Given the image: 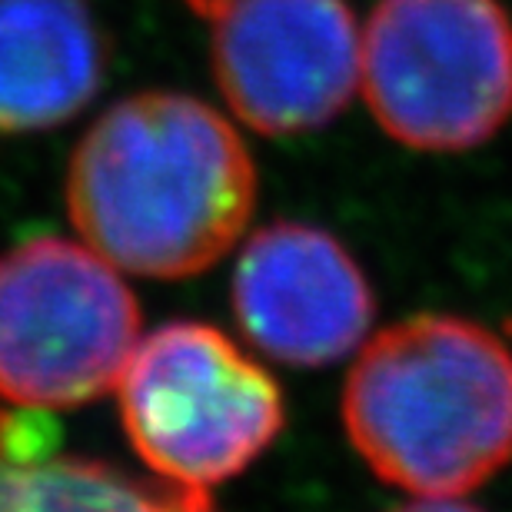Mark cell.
I'll use <instances>...</instances> for the list:
<instances>
[{
  "label": "cell",
  "mask_w": 512,
  "mask_h": 512,
  "mask_svg": "<svg viewBox=\"0 0 512 512\" xmlns=\"http://www.w3.org/2000/svg\"><path fill=\"white\" fill-rule=\"evenodd\" d=\"M256 207V167L220 110L177 90L117 100L80 137L67 213L120 273L183 280L220 263Z\"/></svg>",
  "instance_id": "6da1fadb"
},
{
  "label": "cell",
  "mask_w": 512,
  "mask_h": 512,
  "mask_svg": "<svg viewBox=\"0 0 512 512\" xmlns=\"http://www.w3.org/2000/svg\"><path fill=\"white\" fill-rule=\"evenodd\" d=\"M343 426L383 483L466 496L512 459V350L463 316H413L363 340Z\"/></svg>",
  "instance_id": "7a4b0ae2"
},
{
  "label": "cell",
  "mask_w": 512,
  "mask_h": 512,
  "mask_svg": "<svg viewBox=\"0 0 512 512\" xmlns=\"http://www.w3.org/2000/svg\"><path fill=\"white\" fill-rule=\"evenodd\" d=\"M360 94L423 153L483 147L512 120V17L499 0H380L360 27Z\"/></svg>",
  "instance_id": "3957f363"
},
{
  "label": "cell",
  "mask_w": 512,
  "mask_h": 512,
  "mask_svg": "<svg viewBox=\"0 0 512 512\" xmlns=\"http://www.w3.org/2000/svg\"><path fill=\"white\" fill-rule=\"evenodd\" d=\"M114 389L143 466L180 486L230 483L283 429L276 380L207 323L180 320L140 336Z\"/></svg>",
  "instance_id": "277c9868"
},
{
  "label": "cell",
  "mask_w": 512,
  "mask_h": 512,
  "mask_svg": "<svg viewBox=\"0 0 512 512\" xmlns=\"http://www.w3.org/2000/svg\"><path fill=\"white\" fill-rule=\"evenodd\" d=\"M140 340V303L87 243L34 237L0 256V399L74 409L114 389Z\"/></svg>",
  "instance_id": "5b68a950"
},
{
  "label": "cell",
  "mask_w": 512,
  "mask_h": 512,
  "mask_svg": "<svg viewBox=\"0 0 512 512\" xmlns=\"http://www.w3.org/2000/svg\"><path fill=\"white\" fill-rule=\"evenodd\" d=\"M207 20L220 94L263 137L333 124L360 90V20L346 0H223Z\"/></svg>",
  "instance_id": "8992f818"
},
{
  "label": "cell",
  "mask_w": 512,
  "mask_h": 512,
  "mask_svg": "<svg viewBox=\"0 0 512 512\" xmlns=\"http://www.w3.org/2000/svg\"><path fill=\"white\" fill-rule=\"evenodd\" d=\"M233 310L256 350L290 366H326L370 336L373 293L333 233L280 220L243 243Z\"/></svg>",
  "instance_id": "52a82bcc"
},
{
  "label": "cell",
  "mask_w": 512,
  "mask_h": 512,
  "mask_svg": "<svg viewBox=\"0 0 512 512\" xmlns=\"http://www.w3.org/2000/svg\"><path fill=\"white\" fill-rule=\"evenodd\" d=\"M107 77V37L87 0H0V137L74 120Z\"/></svg>",
  "instance_id": "ba28073f"
},
{
  "label": "cell",
  "mask_w": 512,
  "mask_h": 512,
  "mask_svg": "<svg viewBox=\"0 0 512 512\" xmlns=\"http://www.w3.org/2000/svg\"><path fill=\"white\" fill-rule=\"evenodd\" d=\"M0 512H220L210 489L60 449L50 413L0 406Z\"/></svg>",
  "instance_id": "9c48e42d"
},
{
  "label": "cell",
  "mask_w": 512,
  "mask_h": 512,
  "mask_svg": "<svg viewBox=\"0 0 512 512\" xmlns=\"http://www.w3.org/2000/svg\"><path fill=\"white\" fill-rule=\"evenodd\" d=\"M393 512H483V509L463 503V496H446V499H416V503L399 506Z\"/></svg>",
  "instance_id": "30bf717a"
},
{
  "label": "cell",
  "mask_w": 512,
  "mask_h": 512,
  "mask_svg": "<svg viewBox=\"0 0 512 512\" xmlns=\"http://www.w3.org/2000/svg\"><path fill=\"white\" fill-rule=\"evenodd\" d=\"M183 4H187L190 10H193V14H197V17H203V20H207L210 14H213V10H217L220 4H223V0H183Z\"/></svg>",
  "instance_id": "8fae6325"
}]
</instances>
